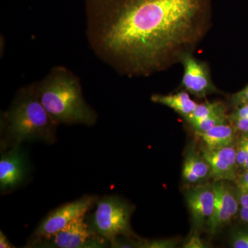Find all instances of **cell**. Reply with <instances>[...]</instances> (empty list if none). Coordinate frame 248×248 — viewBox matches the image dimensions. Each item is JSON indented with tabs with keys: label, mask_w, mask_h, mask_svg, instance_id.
I'll list each match as a JSON object with an SVG mask.
<instances>
[{
	"label": "cell",
	"mask_w": 248,
	"mask_h": 248,
	"mask_svg": "<svg viewBox=\"0 0 248 248\" xmlns=\"http://www.w3.org/2000/svg\"><path fill=\"white\" fill-rule=\"evenodd\" d=\"M209 0H86V35L122 76L148 77L192 54L210 26Z\"/></svg>",
	"instance_id": "1"
},
{
	"label": "cell",
	"mask_w": 248,
	"mask_h": 248,
	"mask_svg": "<svg viewBox=\"0 0 248 248\" xmlns=\"http://www.w3.org/2000/svg\"><path fill=\"white\" fill-rule=\"evenodd\" d=\"M35 85L41 102L58 125L97 122V112L85 100L79 77L66 67H53Z\"/></svg>",
	"instance_id": "2"
},
{
	"label": "cell",
	"mask_w": 248,
	"mask_h": 248,
	"mask_svg": "<svg viewBox=\"0 0 248 248\" xmlns=\"http://www.w3.org/2000/svg\"><path fill=\"white\" fill-rule=\"evenodd\" d=\"M3 119L6 138L16 145L32 141L53 143L55 140L58 125L41 102L35 83L17 91Z\"/></svg>",
	"instance_id": "3"
},
{
	"label": "cell",
	"mask_w": 248,
	"mask_h": 248,
	"mask_svg": "<svg viewBox=\"0 0 248 248\" xmlns=\"http://www.w3.org/2000/svg\"><path fill=\"white\" fill-rule=\"evenodd\" d=\"M133 206L120 197L108 196L97 201L92 230L109 243L120 236L132 235L130 217Z\"/></svg>",
	"instance_id": "4"
},
{
	"label": "cell",
	"mask_w": 248,
	"mask_h": 248,
	"mask_svg": "<svg viewBox=\"0 0 248 248\" xmlns=\"http://www.w3.org/2000/svg\"><path fill=\"white\" fill-rule=\"evenodd\" d=\"M108 243L89 228L84 215L50 237L34 240L29 247L104 248L108 246Z\"/></svg>",
	"instance_id": "5"
},
{
	"label": "cell",
	"mask_w": 248,
	"mask_h": 248,
	"mask_svg": "<svg viewBox=\"0 0 248 248\" xmlns=\"http://www.w3.org/2000/svg\"><path fill=\"white\" fill-rule=\"evenodd\" d=\"M97 200L94 196H84L79 200L55 209L37 228L33 234L34 240L45 239L56 234L77 218L86 215Z\"/></svg>",
	"instance_id": "6"
},
{
	"label": "cell",
	"mask_w": 248,
	"mask_h": 248,
	"mask_svg": "<svg viewBox=\"0 0 248 248\" xmlns=\"http://www.w3.org/2000/svg\"><path fill=\"white\" fill-rule=\"evenodd\" d=\"M215 190V207L213 216L206 226L210 234H216L239 214L240 207L236 187L230 186L227 181L213 183Z\"/></svg>",
	"instance_id": "7"
},
{
	"label": "cell",
	"mask_w": 248,
	"mask_h": 248,
	"mask_svg": "<svg viewBox=\"0 0 248 248\" xmlns=\"http://www.w3.org/2000/svg\"><path fill=\"white\" fill-rule=\"evenodd\" d=\"M215 198L213 184H197L186 191V203L197 231L206 226L213 216Z\"/></svg>",
	"instance_id": "8"
},
{
	"label": "cell",
	"mask_w": 248,
	"mask_h": 248,
	"mask_svg": "<svg viewBox=\"0 0 248 248\" xmlns=\"http://www.w3.org/2000/svg\"><path fill=\"white\" fill-rule=\"evenodd\" d=\"M181 62L184 68L182 86L186 91L199 98L216 92L205 63L196 60L192 54L185 55Z\"/></svg>",
	"instance_id": "9"
},
{
	"label": "cell",
	"mask_w": 248,
	"mask_h": 248,
	"mask_svg": "<svg viewBox=\"0 0 248 248\" xmlns=\"http://www.w3.org/2000/svg\"><path fill=\"white\" fill-rule=\"evenodd\" d=\"M236 144L218 149H202V156L206 160L215 182L227 181L234 182L239 174L236 164Z\"/></svg>",
	"instance_id": "10"
},
{
	"label": "cell",
	"mask_w": 248,
	"mask_h": 248,
	"mask_svg": "<svg viewBox=\"0 0 248 248\" xmlns=\"http://www.w3.org/2000/svg\"><path fill=\"white\" fill-rule=\"evenodd\" d=\"M24 154L17 148L1 155L0 159V187L1 191L13 190L23 182L26 175Z\"/></svg>",
	"instance_id": "11"
},
{
	"label": "cell",
	"mask_w": 248,
	"mask_h": 248,
	"mask_svg": "<svg viewBox=\"0 0 248 248\" xmlns=\"http://www.w3.org/2000/svg\"><path fill=\"white\" fill-rule=\"evenodd\" d=\"M210 177L211 170L206 160L193 147H189L183 165V180L189 184H200Z\"/></svg>",
	"instance_id": "12"
},
{
	"label": "cell",
	"mask_w": 248,
	"mask_h": 248,
	"mask_svg": "<svg viewBox=\"0 0 248 248\" xmlns=\"http://www.w3.org/2000/svg\"><path fill=\"white\" fill-rule=\"evenodd\" d=\"M222 124L203 132L196 133L208 149H218L236 143V130L231 124Z\"/></svg>",
	"instance_id": "13"
},
{
	"label": "cell",
	"mask_w": 248,
	"mask_h": 248,
	"mask_svg": "<svg viewBox=\"0 0 248 248\" xmlns=\"http://www.w3.org/2000/svg\"><path fill=\"white\" fill-rule=\"evenodd\" d=\"M151 101L170 108L184 118L190 115L197 106V103L191 99L188 93L184 91L167 95L153 94L151 96Z\"/></svg>",
	"instance_id": "14"
},
{
	"label": "cell",
	"mask_w": 248,
	"mask_h": 248,
	"mask_svg": "<svg viewBox=\"0 0 248 248\" xmlns=\"http://www.w3.org/2000/svg\"><path fill=\"white\" fill-rule=\"evenodd\" d=\"M223 110H226V107L223 103L205 102L203 104H197L193 112L190 115L187 116L185 120L187 121V123L191 124Z\"/></svg>",
	"instance_id": "15"
},
{
	"label": "cell",
	"mask_w": 248,
	"mask_h": 248,
	"mask_svg": "<svg viewBox=\"0 0 248 248\" xmlns=\"http://www.w3.org/2000/svg\"><path fill=\"white\" fill-rule=\"evenodd\" d=\"M227 122H228V115H226V110H223L209 116L203 120L194 122L190 125L195 130L196 133H200L207 131L220 124L227 123Z\"/></svg>",
	"instance_id": "16"
},
{
	"label": "cell",
	"mask_w": 248,
	"mask_h": 248,
	"mask_svg": "<svg viewBox=\"0 0 248 248\" xmlns=\"http://www.w3.org/2000/svg\"><path fill=\"white\" fill-rule=\"evenodd\" d=\"M231 245L234 248H248V229L235 232L232 236Z\"/></svg>",
	"instance_id": "17"
},
{
	"label": "cell",
	"mask_w": 248,
	"mask_h": 248,
	"mask_svg": "<svg viewBox=\"0 0 248 248\" xmlns=\"http://www.w3.org/2000/svg\"><path fill=\"white\" fill-rule=\"evenodd\" d=\"M228 120L236 132H240L241 134H248V118L228 115Z\"/></svg>",
	"instance_id": "18"
},
{
	"label": "cell",
	"mask_w": 248,
	"mask_h": 248,
	"mask_svg": "<svg viewBox=\"0 0 248 248\" xmlns=\"http://www.w3.org/2000/svg\"><path fill=\"white\" fill-rule=\"evenodd\" d=\"M175 243L172 240H159L154 241H144L143 243L138 244L139 248H174Z\"/></svg>",
	"instance_id": "19"
},
{
	"label": "cell",
	"mask_w": 248,
	"mask_h": 248,
	"mask_svg": "<svg viewBox=\"0 0 248 248\" xmlns=\"http://www.w3.org/2000/svg\"><path fill=\"white\" fill-rule=\"evenodd\" d=\"M232 102L236 107L241 104H247L248 103V86L242 91L234 94L232 97Z\"/></svg>",
	"instance_id": "20"
},
{
	"label": "cell",
	"mask_w": 248,
	"mask_h": 248,
	"mask_svg": "<svg viewBox=\"0 0 248 248\" xmlns=\"http://www.w3.org/2000/svg\"><path fill=\"white\" fill-rule=\"evenodd\" d=\"M234 184L239 190L248 191V170L239 173Z\"/></svg>",
	"instance_id": "21"
},
{
	"label": "cell",
	"mask_w": 248,
	"mask_h": 248,
	"mask_svg": "<svg viewBox=\"0 0 248 248\" xmlns=\"http://www.w3.org/2000/svg\"><path fill=\"white\" fill-rule=\"evenodd\" d=\"M203 241L201 239L200 236L197 234H195L190 236V237L186 241L184 245V248H205Z\"/></svg>",
	"instance_id": "22"
},
{
	"label": "cell",
	"mask_w": 248,
	"mask_h": 248,
	"mask_svg": "<svg viewBox=\"0 0 248 248\" xmlns=\"http://www.w3.org/2000/svg\"><path fill=\"white\" fill-rule=\"evenodd\" d=\"M231 116L235 117H243V118H248V103L247 104H241L237 106L236 110Z\"/></svg>",
	"instance_id": "23"
},
{
	"label": "cell",
	"mask_w": 248,
	"mask_h": 248,
	"mask_svg": "<svg viewBox=\"0 0 248 248\" xmlns=\"http://www.w3.org/2000/svg\"><path fill=\"white\" fill-rule=\"evenodd\" d=\"M237 197L241 207H248V191L239 190L236 188Z\"/></svg>",
	"instance_id": "24"
},
{
	"label": "cell",
	"mask_w": 248,
	"mask_h": 248,
	"mask_svg": "<svg viewBox=\"0 0 248 248\" xmlns=\"http://www.w3.org/2000/svg\"><path fill=\"white\" fill-rule=\"evenodd\" d=\"M0 248H14V246L10 243L9 240L6 237L2 232H0Z\"/></svg>",
	"instance_id": "25"
},
{
	"label": "cell",
	"mask_w": 248,
	"mask_h": 248,
	"mask_svg": "<svg viewBox=\"0 0 248 248\" xmlns=\"http://www.w3.org/2000/svg\"><path fill=\"white\" fill-rule=\"evenodd\" d=\"M240 220L245 223L248 224V207H241L239 212Z\"/></svg>",
	"instance_id": "26"
}]
</instances>
